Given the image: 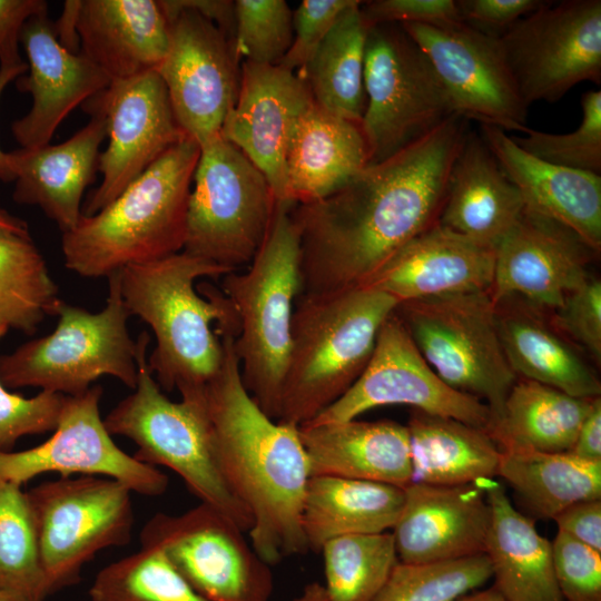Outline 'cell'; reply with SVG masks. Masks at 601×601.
Returning <instances> with one entry per match:
<instances>
[{"instance_id":"obj_1","label":"cell","mask_w":601,"mask_h":601,"mask_svg":"<svg viewBox=\"0 0 601 601\" xmlns=\"http://www.w3.org/2000/svg\"><path fill=\"white\" fill-rule=\"evenodd\" d=\"M469 131V121L453 114L391 157L367 165L329 196L294 205L300 294L362 286L401 247L436 224Z\"/></svg>"},{"instance_id":"obj_2","label":"cell","mask_w":601,"mask_h":601,"mask_svg":"<svg viewBox=\"0 0 601 601\" xmlns=\"http://www.w3.org/2000/svg\"><path fill=\"white\" fill-rule=\"evenodd\" d=\"M235 336L219 334L223 362L201 403L220 473L252 515L249 542L273 565L308 551L302 508L311 475L298 427L269 417L246 391Z\"/></svg>"},{"instance_id":"obj_3","label":"cell","mask_w":601,"mask_h":601,"mask_svg":"<svg viewBox=\"0 0 601 601\" xmlns=\"http://www.w3.org/2000/svg\"><path fill=\"white\" fill-rule=\"evenodd\" d=\"M231 272L184 250L118 270L130 316L140 317L155 335L147 361L162 391L195 398L218 372L224 356L218 334L237 335V314L223 290L209 283L195 285Z\"/></svg>"},{"instance_id":"obj_4","label":"cell","mask_w":601,"mask_h":601,"mask_svg":"<svg viewBox=\"0 0 601 601\" xmlns=\"http://www.w3.org/2000/svg\"><path fill=\"white\" fill-rule=\"evenodd\" d=\"M199 154V145L184 138L106 207L81 215L62 233L65 266L82 277H108L181 252Z\"/></svg>"},{"instance_id":"obj_5","label":"cell","mask_w":601,"mask_h":601,"mask_svg":"<svg viewBox=\"0 0 601 601\" xmlns=\"http://www.w3.org/2000/svg\"><path fill=\"white\" fill-rule=\"evenodd\" d=\"M397 305L364 286L299 294L277 422L299 427L343 396L366 367Z\"/></svg>"},{"instance_id":"obj_6","label":"cell","mask_w":601,"mask_h":601,"mask_svg":"<svg viewBox=\"0 0 601 601\" xmlns=\"http://www.w3.org/2000/svg\"><path fill=\"white\" fill-rule=\"evenodd\" d=\"M277 201L266 237L245 272L223 277V293L238 319L234 349L243 384L277 421L300 287V243L290 209Z\"/></svg>"},{"instance_id":"obj_7","label":"cell","mask_w":601,"mask_h":601,"mask_svg":"<svg viewBox=\"0 0 601 601\" xmlns=\"http://www.w3.org/2000/svg\"><path fill=\"white\" fill-rule=\"evenodd\" d=\"M137 342L136 386L104 418L107 431L132 441L137 461L174 471L200 503L216 509L248 533L252 515L233 494L217 465L201 396L169 400L148 367L150 336L142 332Z\"/></svg>"},{"instance_id":"obj_8","label":"cell","mask_w":601,"mask_h":601,"mask_svg":"<svg viewBox=\"0 0 601 601\" xmlns=\"http://www.w3.org/2000/svg\"><path fill=\"white\" fill-rule=\"evenodd\" d=\"M107 278L108 297L100 312L62 302L52 333L0 355V382L6 388L32 386L77 396L104 375L135 388L138 342L128 332L130 314L120 293L118 270Z\"/></svg>"},{"instance_id":"obj_9","label":"cell","mask_w":601,"mask_h":601,"mask_svg":"<svg viewBox=\"0 0 601 601\" xmlns=\"http://www.w3.org/2000/svg\"><path fill=\"white\" fill-rule=\"evenodd\" d=\"M395 314L437 376L484 403L493 425L518 376L505 357L490 293L403 302Z\"/></svg>"},{"instance_id":"obj_10","label":"cell","mask_w":601,"mask_h":601,"mask_svg":"<svg viewBox=\"0 0 601 601\" xmlns=\"http://www.w3.org/2000/svg\"><path fill=\"white\" fill-rule=\"evenodd\" d=\"M276 198L263 173L221 136L200 146L184 252L238 270L268 231Z\"/></svg>"},{"instance_id":"obj_11","label":"cell","mask_w":601,"mask_h":601,"mask_svg":"<svg viewBox=\"0 0 601 601\" xmlns=\"http://www.w3.org/2000/svg\"><path fill=\"white\" fill-rule=\"evenodd\" d=\"M364 91L361 128L368 165L391 157L454 114L426 56L395 22L367 30Z\"/></svg>"},{"instance_id":"obj_12","label":"cell","mask_w":601,"mask_h":601,"mask_svg":"<svg viewBox=\"0 0 601 601\" xmlns=\"http://www.w3.org/2000/svg\"><path fill=\"white\" fill-rule=\"evenodd\" d=\"M26 493L50 594L76 584L98 552L130 543L131 491L117 480L60 476Z\"/></svg>"},{"instance_id":"obj_13","label":"cell","mask_w":601,"mask_h":601,"mask_svg":"<svg viewBox=\"0 0 601 601\" xmlns=\"http://www.w3.org/2000/svg\"><path fill=\"white\" fill-rule=\"evenodd\" d=\"M226 515L199 503L179 514L158 512L140 532L141 546L158 549L183 579L208 601H268L269 564Z\"/></svg>"},{"instance_id":"obj_14","label":"cell","mask_w":601,"mask_h":601,"mask_svg":"<svg viewBox=\"0 0 601 601\" xmlns=\"http://www.w3.org/2000/svg\"><path fill=\"white\" fill-rule=\"evenodd\" d=\"M522 99L554 102L601 82V1H546L499 37Z\"/></svg>"},{"instance_id":"obj_15","label":"cell","mask_w":601,"mask_h":601,"mask_svg":"<svg viewBox=\"0 0 601 601\" xmlns=\"http://www.w3.org/2000/svg\"><path fill=\"white\" fill-rule=\"evenodd\" d=\"M159 3L169 22V46L156 71L179 127L200 147L221 136L238 92V59L210 20L180 0Z\"/></svg>"},{"instance_id":"obj_16","label":"cell","mask_w":601,"mask_h":601,"mask_svg":"<svg viewBox=\"0 0 601 601\" xmlns=\"http://www.w3.org/2000/svg\"><path fill=\"white\" fill-rule=\"evenodd\" d=\"M81 108L104 120L108 138L98 162L102 180L89 194L81 210L83 216H91L115 200L168 149L187 137L156 70L111 81Z\"/></svg>"},{"instance_id":"obj_17","label":"cell","mask_w":601,"mask_h":601,"mask_svg":"<svg viewBox=\"0 0 601 601\" xmlns=\"http://www.w3.org/2000/svg\"><path fill=\"white\" fill-rule=\"evenodd\" d=\"M397 404L486 432L492 426L490 408L451 388L437 376L394 311L382 325L359 377L343 396L306 424L345 422L378 406Z\"/></svg>"},{"instance_id":"obj_18","label":"cell","mask_w":601,"mask_h":601,"mask_svg":"<svg viewBox=\"0 0 601 601\" xmlns=\"http://www.w3.org/2000/svg\"><path fill=\"white\" fill-rule=\"evenodd\" d=\"M430 61L454 114L503 131H524L521 97L499 37L464 22L447 27L401 24Z\"/></svg>"},{"instance_id":"obj_19","label":"cell","mask_w":601,"mask_h":601,"mask_svg":"<svg viewBox=\"0 0 601 601\" xmlns=\"http://www.w3.org/2000/svg\"><path fill=\"white\" fill-rule=\"evenodd\" d=\"M100 385L77 396H67L58 426L43 443L19 452H0V481L18 485L45 474L106 476L145 496H159L168 489V476L137 461L111 439L99 403Z\"/></svg>"},{"instance_id":"obj_20","label":"cell","mask_w":601,"mask_h":601,"mask_svg":"<svg viewBox=\"0 0 601 601\" xmlns=\"http://www.w3.org/2000/svg\"><path fill=\"white\" fill-rule=\"evenodd\" d=\"M592 254L597 253L571 229L524 207L495 248L491 298L496 304L518 297L555 311L590 277Z\"/></svg>"},{"instance_id":"obj_21","label":"cell","mask_w":601,"mask_h":601,"mask_svg":"<svg viewBox=\"0 0 601 601\" xmlns=\"http://www.w3.org/2000/svg\"><path fill=\"white\" fill-rule=\"evenodd\" d=\"M313 102L306 82L294 71L243 62L221 137L263 173L277 201L286 203V156L293 131Z\"/></svg>"},{"instance_id":"obj_22","label":"cell","mask_w":601,"mask_h":601,"mask_svg":"<svg viewBox=\"0 0 601 601\" xmlns=\"http://www.w3.org/2000/svg\"><path fill=\"white\" fill-rule=\"evenodd\" d=\"M20 45L27 56L28 75L18 77L16 87L31 95L32 106L11 124V132L20 148H33L49 144L61 121L111 80L83 53L60 43L48 9L28 18Z\"/></svg>"},{"instance_id":"obj_23","label":"cell","mask_w":601,"mask_h":601,"mask_svg":"<svg viewBox=\"0 0 601 601\" xmlns=\"http://www.w3.org/2000/svg\"><path fill=\"white\" fill-rule=\"evenodd\" d=\"M487 481L404 487V504L391 532L398 561L428 563L484 553L491 524Z\"/></svg>"},{"instance_id":"obj_24","label":"cell","mask_w":601,"mask_h":601,"mask_svg":"<svg viewBox=\"0 0 601 601\" xmlns=\"http://www.w3.org/2000/svg\"><path fill=\"white\" fill-rule=\"evenodd\" d=\"M495 249L439 223L401 247L362 286L398 304L408 300L489 292Z\"/></svg>"},{"instance_id":"obj_25","label":"cell","mask_w":601,"mask_h":601,"mask_svg":"<svg viewBox=\"0 0 601 601\" xmlns=\"http://www.w3.org/2000/svg\"><path fill=\"white\" fill-rule=\"evenodd\" d=\"M480 136L526 209L562 224L600 252L601 175L541 160L496 127L480 125Z\"/></svg>"},{"instance_id":"obj_26","label":"cell","mask_w":601,"mask_h":601,"mask_svg":"<svg viewBox=\"0 0 601 601\" xmlns=\"http://www.w3.org/2000/svg\"><path fill=\"white\" fill-rule=\"evenodd\" d=\"M106 126L98 116L58 145L19 148L10 154L16 174L12 198L41 208L62 233L79 221L86 188L98 171Z\"/></svg>"},{"instance_id":"obj_27","label":"cell","mask_w":601,"mask_h":601,"mask_svg":"<svg viewBox=\"0 0 601 601\" xmlns=\"http://www.w3.org/2000/svg\"><path fill=\"white\" fill-rule=\"evenodd\" d=\"M80 52L111 81L156 70L169 46V22L155 0H79Z\"/></svg>"},{"instance_id":"obj_28","label":"cell","mask_w":601,"mask_h":601,"mask_svg":"<svg viewBox=\"0 0 601 601\" xmlns=\"http://www.w3.org/2000/svg\"><path fill=\"white\" fill-rule=\"evenodd\" d=\"M311 476H337L406 487L412 482L406 425L356 418L298 427Z\"/></svg>"},{"instance_id":"obj_29","label":"cell","mask_w":601,"mask_h":601,"mask_svg":"<svg viewBox=\"0 0 601 601\" xmlns=\"http://www.w3.org/2000/svg\"><path fill=\"white\" fill-rule=\"evenodd\" d=\"M524 209L521 194L477 132H467L452 165L437 223L496 248Z\"/></svg>"},{"instance_id":"obj_30","label":"cell","mask_w":601,"mask_h":601,"mask_svg":"<svg viewBox=\"0 0 601 601\" xmlns=\"http://www.w3.org/2000/svg\"><path fill=\"white\" fill-rule=\"evenodd\" d=\"M370 164V151L355 122L314 102L300 116L286 156V203L306 204L329 196Z\"/></svg>"},{"instance_id":"obj_31","label":"cell","mask_w":601,"mask_h":601,"mask_svg":"<svg viewBox=\"0 0 601 601\" xmlns=\"http://www.w3.org/2000/svg\"><path fill=\"white\" fill-rule=\"evenodd\" d=\"M491 524L485 543L493 587L508 601H563L556 584L551 542L532 519L518 511L502 483L487 481Z\"/></svg>"},{"instance_id":"obj_32","label":"cell","mask_w":601,"mask_h":601,"mask_svg":"<svg viewBox=\"0 0 601 601\" xmlns=\"http://www.w3.org/2000/svg\"><path fill=\"white\" fill-rule=\"evenodd\" d=\"M495 313L500 341L516 376L574 397H600L594 371L532 308L509 298L495 304Z\"/></svg>"},{"instance_id":"obj_33","label":"cell","mask_w":601,"mask_h":601,"mask_svg":"<svg viewBox=\"0 0 601 601\" xmlns=\"http://www.w3.org/2000/svg\"><path fill=\"white\" fill-rule=\"evenodd\" d=\"M404 487L337 476H311L302 528L308 551L319 552L332 539L392 530L402 511Z\"/></svg>"},{"instance_id":"obj_34","label":"cell","mask_w":601,"mask_h":601,"mask_svg":"<svg viewBox=\"0 0 601 601\" xmlns=\"http://www.w3.org/2000/svg\"><path fill=\"white\" fill-rule=\"evenodd\" d=\"M406 427L411 483L461 485L496 476L501 451L486 431L413 408Z\"/></svg>"},{"instance_id":"obj_35","label":"cell","mask_w":601,"mask_h":601,"mask_svg":"<svg viewBox=\"0 0 601 601\" xmlns=\"http://www.w3.org/2000/svg\"><path fill=\"white\" fill-rule=\"evenodd\" d=\"M593 400L520 378L487 434L501 452H569Z\"/></svg>"},{"instance_id":"obj_36","label":"cell","mask_w":601,"mask_h":601,"mask_svg":"<svg viewBox=\"0 0 601 601\" xmlns=\"http://www.w3.org/2000/svg\"><path fill=\"white\" fill-rule=\"evenodd\" d=\"M361 4L357 0L339 14L297 73L306 82L315 105L355 122H361L366 105L364 57L370 24Z\"/></svg>"},{"instance_id":"obj_37","label":"cell","mask_w":601,"mask_h":601,"mask_svg":"<svg viewBox=\"0 0 601 601\" xmlns=\"http://www.w3.org/2000/svg\"><path fill=\"white\" fill-rule=\"evenodd\" d=\"M496 476L540 519H553L574 503L601 499V461L570 452H501Z\"/></svg>"},{"instance_id":"obj_38","label":"cell","mask_w":601,"mask_h":601,"mask_svg":"<svg viewBox=\"0 0 601 601\" xmlns=\"http://www.w3.org/2000/svg\"><path fill=\"white\" fill-rule=\"evenodd\" d=\"M62 300L30 234L0 226V325L33 334Z\"/></svg>"},{"instance_id":"obj_39","label":"cell","mask_w":601,"mask_h":601,"mask_svg":"<svg viewBox=\"0 0 601 601\" xmlns=\"http://www.w3.org/2000/svg\"><path fill=\"white\" fill-rule=\"evenodd\" d=\"M319 552L328 601H373L398 563L388 531L338 536Z\"/></svg>"},{"instance_id":"obj_40","label":"cell","mask_w":601,"mask_h":601,"mask_svg":"<svg viewBox=\"0 0 601 601\" xmlns=\"http://www.w3.org/2000/svg\"><path fill=\"white\" fill-rule=\"evenodd\" d=\"M0 592L23 601L50 594L33 515L21 485L0 481Z\"/></svg>"},{"instance_id":"obj_41","label":"cell","mask_w":601,"mask_h":601,"mask_svg":"<svg viewBox=\"0 0 601 601\" xmlns=\"http://www.w3.org/2000/svg\"><path fill=\"white\" fill-rule=\"evenodd\" d=\"M91 601H208L156 548L140 549L105 568L90 589Z\"/></svg>"},{"instance_id":"obj_42","label":"cell","mask_w":601,"mask_h":601,"mask_svg":"<svg viewBox=\"0 0 601 601\" xmlns=\"http://www.w3.org/2000/svg\"><path fill=\"white\" fill-rule=\"evenodd\" d=\"M491 578L485 553L428 563L398 561L373 601H454Z\"/></svg>"},{"instance_id":"obj_43","label":"cell","mask_w":601,"mask_h":601,"mask_svg":"<svg viewBox=\"0 0 601 601\" xmlns=\"http://www.w3.org/2000/svg\"><path fill=\"white\" fill-rule=\"evenodd\" d=\"M582 121L572 132L550 134L526 127L524 137L513 141L530 155L546 162L600 175L601 173V91L589 90L581 97Z\"/></svg>"},{"instance_id":"obj_44","label":"cell","mask_w":601,"mask_h":601,"mask_svg":"<svg viewBox=\"0 0 601 601\" xmlns=\"http://www.w3.org/2000/svg\"><path fill=\"white\" fill-rule=\"evenodd\" d=\"M231 46L239 60L278 65L289 50L293 12L285 0H237Z\"/></svg>"},{"instance_id":"obj_45","label":"cell","mask_w":601,"mask_h":601,"mask_svg":"<svg viewBox=\"0 0 601 601\" xmlns=\"http://www.w3.org/2000/svg\"><path fill=\"white\" fill-rule=\"evenodd\" d=\"M8 329L0 325V339ZM66 400V395L48 391L24 397L9 392L0 382V452H10L22 436L55 431Z\"/></svg>"},{"instance_id":"obj_46","label":"cell","mask_w":601,"mask_h":601,"mask_svg":"<svg viewBox=\"0 0 601 601\" xmlns=\"http://www.w3.org/2000/svg\"><path fill=\"white\" fill-rule=\"evenodd\" d=\"M551 546L563 601H601V552L561 531Z\"/></svg>"},{"instance_id":"obj_47","label":"cell","mask_w":601,"mask_h":601,"mask_svg":"<svg viewBox=\"0 0 601 601\" xmlns=\"http://www.w3.org/2000/svg\"><path fill=\"white\" fill-rule=\"evenodd\" d=\"M357 0H304L293 13V42L278 66L299 72L333 27L339 14Z\"/></svg>"},{"instance_id":"obj_48","label":"cell","mask_w":601,"mask_h":601,"mask_svg":"<svg viewBox=\"0 0 601 601\" xmlns=\"http://www.w3.org/2000/svg\"><path fill=\"white\" fill-rule=\"evenodd\" d=\"M556 324L592 357L601 359V282L589 277L555 309Z\"/></svg>"},{"instance_id":"obj_49","label":"cell","mask_w":601,"mask_h":601,"mask_svg":"<svg viewBox=\"0 0 601 601\" xmlns=\"http://www.w3.org/2000/svg\"><path fill=\"white\" fill-rule=\"evenodd\" d=\"M367 23H417L434 27L459 24L462 21L453 0H375L361 4Z\"/></svg>"},{"instance_id":"obj_50","label":"cell","mask_w":601,"mask_h":601,"mask_svg":"<svg viewBox=\"0 0 601 601\" xmlns=\"http://www.w3.org/2000/svg\"><path fill=\"white\" fill-rule=\"evenodd\" d=\"M542 0H457L460 17L467 26L500 37L524 16L536 10Z\"/></svg>"},{"instance_id":"obj_51","label":"cell","mask_w":601,"mask_h":601,"mask_svg":"<svg viewBox=\"0 0 601 601\" xmlns=\"http://www.w3.org/2000/svg\"><path fill=\"white\" fill-rule=\"evenodd\" d=\"M48 9L43 0H0V65L19 66L20 32L32 14Z\"/></svg>"},{"instance_id":"obj_52","label":"cell","mask_w":601,"mask_h":601,"mask_svg":"<svg viewBox=\"0 0 601 601\" xmlns=\"http://www.w3.org/2000/svg\"><path fill=\"white\" fill-rule=\"evenodd\" d=\"M553 520L558 531L601 552V499L574 503L559 512Z\"/></svg>"},{"instance_id":"obj_53","label":"cell","mask_w":601,"mask_h":601,"mask_svg":"<svg viewBox=\"0 0 601 601\" xmlns=\"http://www.w3.org/2000/svg\"><path fill=\"white\" fill-rule=\"evenodd\" d=\"M570 453L589 461H601V398L595 397L584 417Z\"/></svg>"},{"instance_id":"obj_54","label":"cell","mask_w":601,"mask_h":601,"mask_svg":"<svg viewBox=\"0 0 601 601\" xmlns=\"http://www.w3.org/2000/svg\"><path fill=\"white\" fill-rule=\"evenodd\" d=\"M28 65L24 62L19 66L0 65V98L9 82L26 73ZM16 174L12 167L9 152L0 148V180L3 183L14 181Z\"/></svg>"},{"instance_id":"obj_55","label":"cell","mask_w":601,"mask_h":601,"mask_svg":"<svg viewBox=\"0 0 601 601\" xmlns=\"http://www.w3.org/2000/svg\"><path fill=\"white\" fill-rule=\"evenodd\" d=\"M454 601H508L493 585L486 589H476Z\"/></svg>"},{"instance_id":"obj_56","label":"cell","mask_w":601,"mask_h":601,"mask_svg":"<svg viewBox=\"0 0 601 601\" xmlns=\"http://www.w3.org/2000/svg\"><path fill=\"white\" fill-rule=\"evenodd\" d=\"M293 601H328V598L324 584L311 582Z\"/></svg>"},{"instance_id":"obj_57","label":"cell","mask_w":601,"mask_h":601,"mask_svg":"<svg viewBox=\"0 0 601 601\" xmlns=\"http://www.w3.org/2000/svg\"><path fill=\"white\" fill-rule=\"evenodd\" d=\"M0 226L21 234H30L28 224L23 219L9 214L3 208H0Z\"/></svg>"},{"instance_id":"obj_58","label":"cell","mask_w":601,"mask_h":601,"mask_svg":"<svg viewBox=\"0 0 601 601\" xmlns=\"http://www.w3.org/2000/svg\"><path fill=\"white\" fill-rule=\"evenodd\" d=\"M0 601H23V600L9 593L0 592Z\"/></svg>"}]
</instances>
